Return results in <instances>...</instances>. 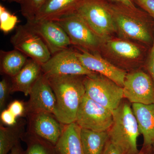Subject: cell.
<instances>
[{"instance_id":"cell-4","label":"cell","mask_w":154,"mask_h":154,"mask_svg":"<svg viewBox=\"0 0 154 154\" xmlns=\"http://www.w3.org/2000/svg\"><path fill=\"white\" fill-rule=\"evenodd\" d=\"M75 13L103 40L116 34L110 4L105 0H83Z\"/></svg>"},{"instance_id":"cell-27","label":"cell","mask_w":154,"mask_h":154,"mask_svg":"<svg viewBox=\"0 0 154 154\" xmlns=\"http://www.w3.org/2000/svg\"><path fill=\"white\" fill-rule=\"evenodd\" d=\"M144 68L154 82V40L145 61Z\"/></svg>"},{"instance_id":"cell-15","label":"cell","mask_w":154,"mask_h":154,"mask_svg":"<svg viewBox=\"0 0 154 154\" xmlns=\"http://www.w3.org/2000/svg\"><path fill=\"white\" fill-rule=\"evenodd\" d=\"M77 57L85 67L91 71L107 77L122 87L127 73L114 65L100 54H92L86 51H75Z\"/></svg>"},{"instance_id":"cell-11","label":"cell","mask_w":154,"mask_h":154,"mask_svg":"<svg viewBox=\"0 0 154 154\" xmlns=\"http://www.w3.org/2000/svg\"><path fill=\"white\" fill-rule=\"evenodd\" d=\"M122 88L123 98L132 104H154V82L146 72L136 70L127 74Z\"/></svg>"},{"instance_id":"cell-22","label":"cell","mask_w":154,"mask_h":154,"mask_svg":"<svg viewBox=\"0 0 154 154\" xmlns=\"http://www.w3.org/2000/svg\"><path fill=\"white\" fill-rule=\"evenodd\" d=\"M23 121L14 126H0V154H8L16 145L20 143L24 133Z\"/></svg>"},{"instance_id":"cell-28","label":"cell","mask_w":154,"mask_h":154,"mask_svg":"<svg viewBox=\"0 0 154 154\" xmlns=\"http://www.w3.org/2000/svg\"><path fill=\"white\" fill-rule=\"evenodd\" d=\"M134 2L154 20V0H134Z\"/></svg>"},{"instance_id":"cell-12","label":"cell","mask_w":154,"mask_h":154,"mask_svg":"<svg viewBox=\"0 0 154 154\" xmlns=\"http://www.w3.org/2000/svg\"><path fill=\"white\" fill-rule=\"evenodd\" d=\"M25 25L40 36L51 56L71 48L70 38L63 28L53 21H27Z\"/></svg>"},{"instance_id":"cell-32","label":"cell","mask_w":154,"mask_h":154,"mask_svg":"<svg viewBox=\"0 0 154 154\" xmlns=\"http://www.w3.org/2000/svg\"><path fill=\"white\" fill-rule=\"evenodd\" d=\"M110 1L113 2V3L121 4L133 8H137L136 6V5L135 4L134 0H110Z\"/></svg>"},{"instance_id":"cell-1","label":"cell","mask_w":154,"mask_h":154,"mask_svg":"<svg viewBox=\"0 0 154 154\" xmlns=\"http://www.w3.org/2000/svg\"><path fill=\"white\" fill-rule=\"evenodd\" d=\"M116 28L121 38L151 48L154 40V20L142 9L109 3Z\"/></svg>"},{"instance_id":"cell-36","label":"cell","mask_w":154,"mask_h":154,"mask_svg":"<svg viewBox=\"0 0 154 154\" xmlns=\"http://www.w3.org/2000/svg\"><path fill=\"white\" fill-rule=\"evenodd\" d=\"M152 149L153 153L154 154V143L152 146Z\"/></svg>"},{"instance_id":"cell-20","label":"cell","mask_w":154,"mask_h":154,"mask_svg":"<svg viewBox=\"0 0 154 154\" xmlns=\"http://www.w3.org/2000/svg\"><path fill=\"white\" fill-rule=\"evenodd\" d=\"M81 141L85 154H102L109 140L108 131H96L81 128Z\"/></svg>"},{"instance_id":"cell-29","label":"cell","mask_w":154,"mask_h":154,"mask_svg":"<svg viewBox=\"0 0 154 154\" xmlns=\"http://www.w3.org/2000/svg\"><path fill=\"white\" fill-rule=\"evenodd\" d=\"M8 109L16 117L23 116L25 113V106L23 102L18 100H15L9 105Z\"/></svg>"},{"instance_id":"cell-19","label":"cell","mask_w":154,"mask_h":154,"mask_svg":"<svg viewBox=\"0 0 154 154\" xmlns=\"http://www.w3.org/2000/svg\"><path fill=\"white\" fill-rule=\"evenodd\" d=\"M81 128L75 122L64 125L55 146L58 154H85L81 141Z\"/></svg>"},{"instance_id":"cell-10","label":"cell","mask_w":154,"mask_h":154,"mask_svg":"<svg viewBox=\"0 0 154 154\" xmlns=\"http://www.w3.org/2000/svg\"><path fill=\"white\" fill-rule=\"evenodd\" d=\"M42 73L46 76L59 75L89 76L96 73L85 67L71 48L51 56L42 65Z\"/></svg>"},{"instance_id":"cell-16","label":"cell","mask_w":154,"mask_h":154,"mask_svg":"<svg viewBox=\"0 0 154 154\" xmlns=\"http://www.w3.org/2000/svg\"><path fill=\"white\" fill-rule=\"evenodd\" d=\"M83 0H46L37 12L35 21L57 20L75 13Z\"/></svg>"},{"instance_id":"cell-13","label":"cell","mask_w":154,"mask_h":154,"mask_svg":"<svg viewBox=\"0 0 154 154\" xmlns=\"http://www.w3.org/2000/svg\"><path fill=\"white\" fill-rule=\"evenodd\" d=\"M25 105V114L45 112L54 114L56 99L47 77L42 73L34 83Z\"/></svg>"},{"instance_id":"cell-23","label":"cell","mask_w":154,"mask_h":154,"mask_svg":"<svg viewBox=\"0 0 154 154\" xmlns=\"http://www.w3.org/2000/svg\"><path fill=\"white\" fill-rule=\"evenodd\" d=\"M22 140L27 145L25 154H58L55 146L28 132L24 134Z\"/></svg>"},{"instance_id":"cell-3","label":"cell","mask_w":154,"mask_h":154,"mask_svg":"<svg viewBox=\"0 0 154 154\" xmlns=\"http://www.w3.org/2000/svg\"><path fill=\"white\" fill-rule=\"evenodd\" d=\"M113 123L107 131L109 140L124 154H138L137 140L139 129L132 108L122 103L113 112Z\"/></svg>"},{"instance_id":"cell-5","label":"cell","mask_w":154,"mask_h":154,"mask_svg":"<svg viewBox=\"0 0 154 154\" xmlns=\"http://www.w3.org/2000/svg\"><path fill=\"white\" fill-rule=\"evenodd\" d=\"M150 48L135 42L112 36L102 43L100 54L112 63L122 65L144 64Z\"/></svg>"},{"instance_id":"cell-33","label":"cell","mask_w":154,"mask_h":154,"mask_svg":"<svg viewBox=\"0 0 154 154\" xmlns=\"http://www.w3.org/2000/svg\"><path fill=\"white\" fill-rule=\"evenodd\" d=\"M9 154H25V151L19 143L13 148Z\"/></svg>"},{"instance_id":"cell-6","label":"cell","mask_w":154,"mask_h":154,"mask_svg":"<svg viewBox=\"0 0 154 154\" xmlns=\"http://www.w3.org/2000/svg\"><path fill=\"white\" fill-rule=\"evenodd\" d=\"M55 22L66 31L72 45L78 50L92 54H100L104 40L98 36L77 13Z\"/></svg>"},{"instance_id":"cell-8","label":"cell","mask_w":154,"mask_h":154,"mask_svg":"<svg viewBox=\"0 0 154 154\" xmlns=\"http://www.w3.org/2000/svg\"><path fill=\"white\" fill-rule=\"evenodd\" d=\"M113 121L111 110L85 95L77 112L75 122L81 128L94 131H107Z\"/></svg>"},{"instance_id":"cell-35","label":"cell","mask_w":154,"mask_h":154,"mask_svg":"<svg viewBox=\"0 0 154 154\" xmlns=\"http://www.w3.org/2000/svg\"><path fill=\"white\" fill-rule=\"evenodd\" d=\"M4 2H16L21 5L23 2V0H2Z\"/></svg>"},{"instance_id":"cell-17","label":"cell","mask_w":154,"mask_h":154,"mask_svg":"<svg viewBox=\"0 0 154 154\" xmlns=\"http://www.w3.org/2000/svg\"><path fill=\"white\" fill-rule=\"evenodd\" d=\"M42 73V65L31 59L15 76L12 77L11 93L20 92L29 96L31 88Z\"/></svg>"},{"instance_id":"cell-34","label":"cell","mask_w":154,"mask_h":154,"mask_svg":"<svg viewBox=\"0 0 154 154\" xmlns=\"http://www.w3.org/2000/svg\"><path fill=\"white\" fill-rule=\"evenodd\" d=\"M138 154H153L152 146L143 147Z\"/></svg>"},{"instance_id":"cell-21","label":"cell","mask_w":154,"mask_h":154,"mask_svg":"<svg viewBox=\"0 0 154 154\" xmlns=\"http://www.w3.org/2000/svg\"><path fill=\"white\" fill-rule=\"evenodd\" d=\"M28 57L14 49L10 51L1 50V72L9 76H15L25 66L28 61Z\"/></svg>"},{"instance_id":"cell-7","label":"cell","mask_w":154,"mask_h":154,"mask_svg":"<svg viewBox=\"0 0 154 154\" xmlns=\"http://www.w3.org/2000/svg\"><path fill=\"white\" fill-rule=\"evenodd\" d=\"M85 95L113 112L123 98V88L107 77L99 73L85 76Z\"/></svg>"},{"instance_id":"cell-25","label":"cell","mask_w":154,"mask_h":154,"mask_svg":"<svg viewBox=\"0 0 154 154\" xmlns=\"http://www.w3.org/2000/svg\"><path fill=\"white\" fill-rule=\"evenodd\" d=\"M18 22L16 15L11 14L2 4L0 5V29L4 33H8L13 30Z\"/></svg>"},{"instance_id":"cell-9","label":"cell","mask_w":154,"mask_h":154,"mask_svg":"<svg viewBox=\"0 0 154 154\" xmlns=\"http://www.w3.org/2000/svg\"><path fill=\"white\" fill-rule=\"evenodd\" d=\"M11 42L14 49L19 51L41 65L47 62L51 54L40 36L25 25L16 28Z\"/></svg>"},{"instance_id":"cell-2","label":"cell","mask_w":154,"mask_h":154,"mask_svg":"<svg viewBox=\"0 0 154 154\" xmlns=\"http://www.w3.org/2000/svg\"><path fill=\"white\" fill-rule=\"evenodd\" d=\"M85 76H46L56 99L54 115L62 124L67 125L75 122L77 112L85 95Z\"/></svg>"},{"instance_id":"cell-14","label":"cell","mask_w":154,"mask_h":154,"mask_svg":"<svg viewBox=\"0 0 154 154\" xmlns=\"http://www.w3.org/2000/svg\"><path fill=\"white\" fill-rule=\"evenodd\" d=\"M28 116V132L55 146L61 135L64 125L52 113L40 112Z\"/></svg>"},{"instance_id":"cell-24","label":"cell","mask_w":154,"mask_h":154,"mask_svg":"<svg viewBox=\"0 0 154 154\" xmlns=\"http://www.w3.org/2000/svg\"><path fill=\"white\" fill-rule=\"evenodd\" d=\"M46 0H23L21 5V14L27 21L35 19L37 12Z\"/></svg>"},{"instance_id":"cell-30","label":"cell","mask_w":154,"mask_h":154,"mask_svg":"<svg viewBox=\"0 0 154 154\" xmlns=\"http://www.w3.org/2000/svg\"><path fill=\"white\" fill-rule=\"evenodd\" d=\"M1 120L3 123L8 126H14L17 123V117L8 109L2 111Z\"/></svg>"},{"instance_id":"cell-31","label":"cell","mask_w":154,"mask_h":154,"mask_svg":"<svg viewBox=\"0 0 154 154\" xmlns=\"http://www.w3.org/2000/svg\"><path fill=\"white\" fill-rule=\"evenodd\" d=\"M102 154H124L120 149L112 143L110 140H108L105 146Z\"/></svg>"},{"instance_id":"cell-26","label":"cell","mask_w":154,"mask_h":154,"mask_svg":"<svg viewBox=\"0 0 154 154\" xmlns=\"http://www.w3.org/2000/svg\"><path fill=\"white\" fill-rule=\"evenodd\" d=\"M11 93V84L6 79H3L0 82V109L3 110L9 94Z\"/></svg>"},{"instance_id":"cell-18","label":"cell","mask_w":154,"mask_h":154,"mask_svg":"<svg viewBox=\"0 0 154 154\" xmlns=\"http://www.w3.org/2000/svg\"><path fill=\"white\" fill-rule=\"evenodd\" d=\"M132 109L143 136V147L152 146L154 143V104L133 103Z\"/></svg>"}]
</instances>
